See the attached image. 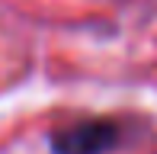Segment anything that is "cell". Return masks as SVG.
<instances>
[{"instance_id":"cell-1","label":"cell","mask_w":157,"mask_h":154,"mask_svg":"<svg viewBox=\"0 0 157 154\" xmlns=\"http://www.w3.org/2000/svg\"><path fill=\"white\" fill-rule=\"evenodd\" d=\"M109 138H112L109 122H90L80 129L61 132L55 138V148H58V154H99L109 148Z\"/></svg>"}]
</instances>
